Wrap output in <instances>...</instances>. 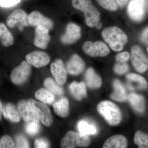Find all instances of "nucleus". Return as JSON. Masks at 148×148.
<instances>
[{
	"mask_svg": "<svg viewBox=\"0 0 148 148\" xmlns=\"http://www.w3.org/2000/svg\"><path fill=\"white\" fill-rule=\"evenodd\" d=\"M102 36L111 49L116 52L122 50L128 41L126 34L115 26L104 29L102 32Z\"/></svg>",
	"mask_w": 148,
	"mask_h": 148,
	"instance_id": "1",
	"label": "nucleus"
},
{
	"mask_svg": "<svg viewBox=\"0 0 148 148\" xmlns=\"http://www.w3.org/2000/svg\"><path fill=\"white\" fill-rule=\"evenodd\" d=\"M72 5L74 8L83 12L88 27H95L99 23L101 13L92 4L91 0H72Z\"/></svg>",
	"mask_w": 148,
	"mask_h": 148,
	"instance_id": "2",
	"label": "nucleus"
},
{
	"mask_svg": "<svg viewBox=\"0 0 148 148\" xmlns=\"http://www.w3.org/2000/svg\"><path fill=\"white\" fill-rule=\"evenodd\" d=\"M97 109L98 113L110 125H117L121 122V110L114 103L109 101H101L98 103Z\"/></svg>",
	"mask_w": 148,
	"mask_h": 148,
	"instance_id": "3",
	"label": "nucleus"
},
{
	"mask_svg": "<svg viewBox=\"0 0 148 148\" xmlns=\"http://www.w3.org/2000/svg\"><path fill=\"white\" fill-rule=\"evenodd\" d=\"M91 142L88 135L69 131L61 140V147L63 148H86L90 145Z\"/></svg>",
	"mask_w": 148,
	"mask_h": 148,
	"instance_id": "4",
	"label": "nucleus"
},
{
	"mask_svg": "<svg viewBox=\"0 0 148 148\" xmlns=\"http://www.w3.org/2000/svg\"><path fill=\"white\" fill-rule=\"evenodd\" d=\"M130 55L132 66L136 71L143 73L148 71V58L140 46H132Z\"/></svg>",
	"mask_w": 148,
	"mask_h": 148,
	"instance_id": "5",
	"label": "nucleus"
},
{
	"mask_svg": "<svg viewBox=\"0 0 148 148\" xmlns=\"http://www.w3.org/2000/svg\"><path fill=\"white\" fill-rule=\"evenodd\" d=\"M27 102L39 120L45 126H50L53 123V118L49 108L44 103L34 99H29Z\"/></svg>",
	"mask_w": 148,
	"mask_h": 148,
	"instance_id": "6",
	"label": "nucleus"
},
{
	"mask_svg": "<svg viewBox=\"0 0 148 148\" xmlns=\"http://www.w3.org/2000/svg\"><path fill=\"white\" fill-rule=\"evenodd\" d=\"M32 72L31 65L27 61H23L12 71L10 75L11 81L16 85L23 84L29 78Z\"/></svg>",
	"mask_w": 148,
	"mask_h": 148,
	"instance_id": "7",
	"label": "nucleus"
},
{
	"mask_svg": "<svg viewBox=\"0 0 148 148\" xmlns=\"http://www.w3.org/2000/svg\"><path fill=\"white\" fill-rule=\"evenodd\" d=\"M82 49L86 54L91 57H104L110 52L108 45L101 41L86 42L83 45Z\"/></svg>",
	"mask_w": 148,
	"mask_h": 148,
	"instance_id": "8",
	"label": "nucleus"
},
{
	"mask_svg": "<svg viewBox=\"0 0 148 148\" xmlns=\"http://www.w3.org/2000/svg\"><path fill=\"white\" fill-rule=\"evenodd\" d=\"M147 0H130L127 7L130 18L135 22L143 20L145 15Z\"/></svg>",
	"mask_w": 148,
	"mask_h": 148,
	"instance_id": "9",
	"label": "nucleus"
},
{
	"mask_svg": "<svg viewBox=\"0 0 148 148\" xmlns=\"http://www.w3.org/2000/svg\"><path fill=\"white\" fill-rule=\"evenodd\" d=\"M29 15L23 10L18 9L14 11L10 14L6 20V24L10 28H14L16 26L20 31H22L24 27L29 25Z\"/></svg>",
	"mask_w": 148,
	"mask_h": 148,
	"instance_id": "10",
	"label": "nucleus"
},
{
	"mask_svg": "<svg viewBox=\"0 0 148 148\" xmlns=\"http://www.w3.org/2000/svg\"><path fill=\"white\" fill-rule=\"evenodd\" d=\"M81 37L80 27L73 23H69L66 32L61 37V42L65 45H71L76 42Z\"/></svg>",
	"mask_w": 148,
	"mask_h": 148,
	"instance_id": "11",
	"label": "nucleus"
},
{
	"mask_svg": "<svg viewBox=\"0 0 148 148\" xmlns=\"http://www.w3.org/2000/svg\"><path fill=\"white\" fill-rule=\"evenodd\" d=\"M26 61L29 64L37 68L47 66L50 61V56L44 51H36L28 53L26 56Z\"/></svg>",
	"mask_w": 148,
	"mask_h": 148,
	"instance_id": "12",
	"label": "nucleus"
},
{
	"mask_svg": "<svg viewBox=\"0 0 148 148\" xmlns=\"http://www.w3.org/2000/svg\"><path fill=\"white\" fill-rule=\"evenodd\" d=\"M51 72L56 82L63 85L67 79V73L64 62L61 59H57L51 65Z\"/></svg>",
	"mask_w": 148,
	"mask_h": 148,
	"instance_id": "13",
	"label": "nucleus"
},
{
	"mask_svg": "<svg viewBox=\"0 0 148 148\" xmlns=\"http://www.w3.org/2000/svg\"><path fill=\"white\" fill-rule=\"evenodd\" d=\"M49 30L46 27L42 25L36 27L34 45L36 47L42 49L47 48L51 39Z\"/></svg>",
	"mask_w": 148,
	"mask_h": 148,
	"instance_id": "14",
	"label": "nucleus"
},
{
	"mask_svg": "<svg viewBox=\"0 0 148 148\" xmlns=\"http://www.w3.org/2000/svg\"><path fill=\"white\" fill-rule=\"evenodd\" d=\"M66 68L69 74L73 75H78L84 71L85 64L79 55L74 54L68 61Z\"/></svg>",
	"mask_w": 148,
	"mask_h": 148,
	"instance_id": "15",
	"label": "nucleus"
},
{
	"mask_svg": "<svg viewBox=\"0 0 148 148\" xmlns=\"http://www.w3.org/2000/svg\"><path fill=\"white\" fill-rule=\"evenodd\" d=\"M28 19L30 26L36 27L42 25L49 30L53 29V23L52 20L44 16L40 12L37 11L32 12L29 14Z\"/></svg>",
	"mask_w": 148,
	"mask_h": 148,
	"instance_id": "16",
	"label": "nucleus"
},
{
	"mask_svg": "<svg viewBox=\"0 0 148 148\" xmlns=\"http://www.w3.org/2000/svg\"><path fill=\"white\" fill-rule=\"evenodd\" d=\"M17 108L21 118L26 122L29 121L39 122L33 109L28 102L21 100L17 104Z\"/></svg>",
	"mask_w": 148,
	"mask_h": 148,
	"instance_id": "17",
	"label": "nucleus"
},
{
	"mask_svg": "<svg viewBox=\"0 0 148 148\" xmlns=\"http://www.w3.org/2000/svg\"><path fill=\"white\" fill-rule=\"evenodd\" d=\"M126 77L129 87L131 89L144 90L148 87L147 80L140 75L130 73L126 75Z\"/></svg>",
	"mask_w": 148,
	"mask_h": 148,
	"instance_id": "18",
	"label": "nucleus"
},
{
	"mask_svg": "<svg viewBox=\"0 0 148 148\" xmlns=\"http://www.w3.org/2000/svg\"><path fill=\"white\" fill-rule=\"evenodd\" d=\"M128 145L127 139L122 135L111 136L103 144V148H126Z\"/></svg>",
	"mask_w": 148,
	"mask_h": 148,
	"instance_id": "19",
	"label": "nucleus"
},
{
	"mask_svg": "<svg viewBox=\"0 0 148 148\" xmlns=\"http://www.w3.org/2000/svg\"><path fill=\"white\" fill-rule=\"evenodd\" d=\"M3 114L6 119L14 123L21 121V117L18 109L12 103H7L3 107Z\"/></svg>",
	"mask_w": 148,
	"mask_h": 148,
	"instance_id": "20",
	"label": "nucleus"
},
{
	"mask_svg": "<svg viewBox=\"0 0 148 148\" xmlns=\"http://www.w3.org/2000/svg\"><path fill=\"white\" fill-rule=\"evenodd\" d=\"M85 77L88 87L90 89H98L102 86V78L92 68L88 69Z\"/></svg>",
	"mask_w": 148,
	"mask_h": 148,
	"instance_id": "21",
	"label": "nucleus"
},
{
	"mask_svg": "<svg viewBox=\"0 0 148 148\" xmlns=\"http://www.w3.org/2000/svg\"><path fill=\"white\" fill-rule=\"evenodd\" d=\"M113 86L114 91L111 94V98L119 102L126 101L128 98L127 92L119 80H114L113 82Z\"/></svg>",
	"mask_w": 148,
	"mask_h": 148,
	"instance_id": "22",
	"label": "nucleus"
},
{
	"mask_svg": "<svg viewBox=\"0 0 148 148\" xmlns=\"http://www.w3.org/2000/svg\"><path fill=\"white\" fill-rule=\"evenodd\" d=\"M53 109L54 113L58 116L67 117L70 113L69 100L65 97L61 98L53 104Z\"/></svg>",
	"mask_w": 148,
	"mask_h": 148,
	"instance_id": "23",
	"label": "nucleus"
},
{
	"mask_svg": "<svg viewBox=\"0 0 148 148\" xmlns=\"http://www.w3.org/2000/svg\"><path fill=\"white\" fill-rule=\"evenodd\" d=\"M69 88L73 97L77 101H81L87 96L86 88L84 82H74L69 85Z\"/></svg>",
	"mask_w": 148,
	"mask_h": 148,
	"instance_id": "24",
	"label": "nucleus"
},
{
	"mask_svg": "<svg viewBox=\"0 0 148 148\" xmlns=\"http://www.w3.org/2000/svg\"><path fill=\"white\" fill-rule=\"evenodd\" d=\"M127 99L130 105L135 111L140 113L145 112L146 103L145 98L143 95L132 92L128 95Z\"/></svg>",
	"mask_w": 148,
	"mask_h": 148,
	"instance_id": "25",
	"label": "nucleus"
},
{
	"mask_svg": "<svg viewBox=\"0 0 148 148\" xmlns=\"http://www.w3.org/2000/svg\"><path fill=\"white\" fill-rule=\"evenodd\" d=\"M0 42L4 47L13 45L14 38L4 23L0 22Z\"/></svg>",
	"mask_w": 148,
	"mask_h": 148,
	"instance_id": "26",
	"label": "nucleus"
},
{
	"mask_svg": "<svg viewBox=\"0 0 148 148\" xmlns=\"http://www.w3.org/2000/svg\"><path fill=\"white\" fill-rule=\"evenodd\" d=\"M35 98L42 103L51 105L55 101L54 93L45 88H40L35 93Z\"/></svg>",
	"mask_w": 148,
	"mask_h": 148,
	"instance_id": "27",
	"label": "nucleus"
},
{
	"mask_svg": "<svg viewBox=\"0 0 148 148\" xmlns=\"http://www.w3.org/2000/svg\"><path fill=\"white\" fill-rule=\"evenodd\" d=\"M60 85L51 78H47L44 82L45 86L48 90L57 95H62L64 93V89Z\"/></svg>",
	"mask_w": 148,
	"mask_h": 148,
	"instance_id": "28",
	"label": "nucleus"
},
{
	"mask_svg": "<svg viewBox=\"0 0 148 148\" xmlns=\"http://www.w3.org/2000/svg\"><path fill=\"white\" fill-rule=\"evenodd\" d=\"M134 142L139 148H148V134L138 130L135 132Z\"/></svg>",
	"mask_w": 148,
	"mask_h": 148,
	"instance_id": "29",
	"label": "nucleus"
},
{
	"mask_svg": "<svg viewBox=\"0 0 148 148\" xmlns=\"http://www.w3.org/2000/svg\"><path fill=\"white\" fill-rule=\"evenodd\" d=\"M78 128L81 133L85 135H94L96 132V127L85 121L82 120L78 124Z\"/></svg>",
	"mask_w": 148,
	"mask_h": 148,
	"instance_id": "30",
	"label": "nucleus"
},
{
	"mask_svg": "<svg viewBox=\"0 0 148 148\" xmlns=\"http://www.w3.org/2000/svg\"><path fill=\"white\" fill-rule=\"evenodd\" d=\"M99 5L106 10L114 12L117 10L118 5L115 0H96Z\"/></svg>",
	"mask_w": 148,
	"mask_h": 148,
	"instance_id": "31",
	"label": "nucleus"
},
{
	"mask_svg": "<svg viewBox=\"0 0 148 148\" xmlns=\"http://www.w3.org/2000/svg\"><path fill=\"white\" fill-rule=\"evenodd\" d=\"M27 134L32 136H35L39 133L40 130L39 122H28L25 126Z\"/></svg>",
	"mask_w": 148,
	"mask_h": 148,
	"instance_id": "32",
	"label": "nucleus"
},
{
	"mask_svg": "<svg viewBox=\"0 0 148 148\" xmlns=\"http://www.w3.org/2000/svg\"><path fill=\"white\" fill-rule=\"evenodd\" d=\"M15 143L10 136L5 135L0 140V148H16Z\"/></svg>",
	"mask_w": 148,
	"mask_h": 148,
	"instance_id": "33",
	"label": "nucleus"
},
{
	"mask_svg": "<svg viewBox=\"0 0 148 148\" xmlns=\"http://www.w3.org/2000/svg\"><path fill=\"white\" fill-rule=\"evenodd\" d=\"M129 66L126 63L118 62L115 64L114 67L115 73L120 75L126 73L129 71Z\"/></svg>",
	"mask_w": 148,
	"mask_h": 148,
	"instance_id": "34",
	"label": "nucleus"
},
{
	"mask_svg": "<svg viewBox=\"0 0 148 148\" xmlns=\"http://www.w3.org/2000/svg\"><path fill=\"white\" fill-rule=\"evenodd\" d=\"M16 148H29V143L27 139L22 135H18L15 138Z\"/></svg>",
	"mask_w": 148,
	"mask_h": 148,
	"instance_id": "35",
	"label": "nucleus"
},
{
	"mask_svg": "<svg viewBox=\"0 0 148 148\" xmlns=\"http://www.w3.org/2000/svg\"><path fill=\"white\" fill-rule=\"evenodd\" d=\"M130 57V54L127 51H123L117 54L116 60L120 63H126L129 61Z\"/></svg>",
	"mask_w": 148,
	"mask_h": 148,
	"instance_id": "36",
	"label": "nucleus"
},
{
	"mask_svg": "<svg viewBox=\"0 0 148 148\" xmlns=\"http://www.w3.org/2000/svg\"><path fill=\"white\" fill-rule=\"evenodd\" d=\"M34 146L35 148H48L49 147V144L48 141L44 138H40L35 140Z\"/></svg>",
	"mask_w": 148,
	"mask_h": 148,
	"instance_id": "37",
	"label": "nucleus"
},
{
	"mask_svg": "<svg viewBox=\"0 0 148 148\" xmlns=\"http://www.w3.org/2000/svg\"><path fill=\"white\" fill-rule=\"evenodd\" d=\"M20 0H0V6L2 7L9 8L20 3Z\"/></svg>",
	"mask_w": 148,
	"mask_h": 148,
	"instance_id": "38",
	"label": "nucleus"
},
{
	"mask_svg": "<svg viewBox=\"0 0 148 148\" xmlns=\"http://www.w3.org/2000/svg\"><path fill=\"white\" fill-rule=\"evenodd\" d=\"M141 41L145 44L148 45V27H146L145 29L142 34H141Z\"/></svg>",
	"mask_w": 148,
	"mask_h": 148,
	"instance_id": "39",
	"label": "nucleus"
},
{
	"mask_svg": "<svg viewBox=\"0 0 148 148\" xmlns=\"http://www.w3.org/2000/svg\"><path fill=\"white\" fill-rule=\"evenodd\" d=\"M120 7L123 8L127 5L129 0H115Z\"/></svg>",
	"mask_w": 148,
	"mask_h": 148,
	"instance_id": "40",
	"label": "nucleus"
},
{
	"mask_svg": "<svg viewBox=\"0 0 148 148\" xmlns=\"http://www.w3.org/2000/svg\"><path fill=\"white\" fill-rule=\"evenodd\" d=\"M3 106L2 103L0 100V121L1 120L2 116L3 114Z\"/></svg>",
	"mask_w": 148,
	"mask_h": 148,
	"instance_id": "41",
	"label": "nucleus"
},
{
	"mask_svg": "<svg viewBox=\"0 0 148 148\" xmlns=\"http://www.w3.org/2000/svg\"><path fill=\"white\" fill-rule=\"evenodd\" d=\"M95 27H96V29H101V27H102V24H101V23L99 22V23L95 26Z\"/></svg>",
	"mask_w": 148,
	"mask_h": 148,
	"instance_id": "42",
	"label": "nucleus"
},
{
	"mask_svg": "<svg viewBox=\"0 0 148 148\" xmlns=\"http://www.w3.org/2000/svg\"><path fill=\"white\" fill-rule=\"evenodd\" d=\"M147 52H148V47H147Z\"/></svg>",
	"mask_w": 148,
	"mask_h": 148,
	"instance_id": "43",
	"label": "nucleus"
},
{
	"mask_svg": "<svg viewBox=\"0 0 148 148\" xmlns=\"http://www.w3.org/2000/svg\"><path fill=\"white\" fill-rule=\"evenodd\" d=\"M23 1H29V0H23Z\"/></svg>",
	"mask_w": 148,
	"mask_h": 148,
	"instance_id": "44",
	"label": "nucleus"
},
{
	"mask_svg": "<svg viewBox=\"0 0 148 148\" xmlns=\"http://www.w3.org/2000/svg\"></svg>",
	"mask_w": 148,
	"mask_h": 148,
	"instance_id": "45",
	"label": "nucleus"
}]
</instances>
